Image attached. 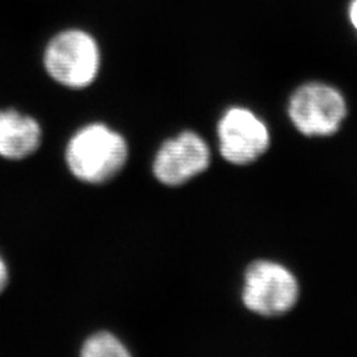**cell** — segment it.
<instances>
[{
	"label": "cell",
	"mask_w": 357,
	"mask_h": 357,
	"mask_svg": "<svg viewBox=\"0 0 357 357\" xmlns=\"http://www.w3.org/2000/svg\"><path fill=\"white\" fill-rule=\"evenodd\" d=\"M128 158L126 139L103 123H90L68 142L65 160L75 178L102 184L115 178Z\"/></svg>",
	"instance_id": "cell-1"
},
{
	"label": "cell",
	"mask_w": 357,
	"mask_h": 357,
	"mask_svg": "<svg viewBox=\"0 0 357 357\" xmlns=\"http://www.w3.org/2000/svg\"><path fill=\"white\" fill-rule=\"evenodd\" d=\"M101 54L97 41L85 31L68 29L52 38L44 53L48 75L70 89L89 86L98 75Z\"/></svg>",
	"instance_id": "cell-2"
},
{
	"label": "cell",
	"mask_w": 357,
	"mask_h": 357,
	"mask_svg": "<svg viewBox=\"0 0 357 357\" xmlns=\"http://www.w3.org/2000/svg\"><path fill=\"white\" fill-rule=\"evenodd\" d=\"M82 357H126L130 352L115 335L101 331L91 335L81 348Z\"/></svg>",
	"instance_id": "cell-8"
},
{
	"label": "cell",
	"mask_w": 357,
	"mask_h": 357,
	"mask_svg": "<svg viewBox=\"0 0 357 357\" xmlns=\"http://www.w3.org/2000/svg\"><path fill=\"white\" fill-rule=\"evenodd\" d=\"M43 138L38 121L13 109L0 110V156L20 160L36 153Z\"/></svg>",
	"instance_id": "cell-7"
},
{
	"label": "cell",
	"mask_w": 357,
	"mask_h": 357,
	"mask_svg": "<svg viewBox=\"0 0 357 357\" xmlns=\"http://www.w3.org/2000/svg\"><path fill=\"white\" fill-rule=\"evenodd\" d=\"M349 17H351V22H352V24L356 28L357 31V0H352V3H351Z\"/></svg>",
	"instance_id": "cell-10"
},
{
	"label": "cell",
	"mask_w": 357,
	"mask_h": 357,
	"mask_svg": "<svg viewBox=\"0 0 357 357\" xmlns=\"http://www.w3.org/2000/svg\"><path fill=\"white\" fill-rule=\"evenodd\" d=\"M217 138L222 158L236 166L252 165L270 146L268 126L245 107H231L221 116Z\"/></svg>",
	"instance_id": "cell-5"
},
{
	"label": "cell",
	"mask_w": 357,
	"mask_h": 357,
	"mask_svg": "<svg viewBox=\"0 0 357 357\" xmlns=\"http://www.w3.org/2000/svg\"><path fill=\"white\" fill-rule=\"evenodd\" d=\"M289 116L295 128L306 137H330L342 128L347 103L339 90L312 82L294 91Z\"/></svg>",
	"instance_id": "cell-4"
},
{
	"label": "cell",
	"mask_w": 357,
	"mask_h": 357,
	"mask_svg": "<svg viewBox=\"0 0 357 357\" xmlns=\"http://www.w3.org/2000/svg\"><path fill=\"white\" fill-rule=\"evenodd\" d=\"M299 298V283L293 273L278 262L255 261L243 275V302L261 317L287 314Z\"/></svg>",
	"instance_id": "cell-3"
},
{
	"label": "cell",
	"mask_w": 357,
	"mask_h": 357,
	"mask_svg": "<svg viewBox=\"0 0 357 357\" xmlns=\"http://www.w3.org/2000/svg\"><path fill=\"white\" fill-rule=\"evenodd\" d=\"M10 281V273H8V268L4 262V259L0 257V294L4 291V289L7 287Z\"/></svg>",
	"instance_id": "cell-9"
},
{
	"label": "cell",
	"mask_w": 357,
	"mask_h": 357,
	"mask_svg": "<svg viewBox=\"0 0 357 357\" xmlns=\"http://www.w3.org/2000/svg\"><path fill=\"white\" fill-rule=\"evenodd\" d=\"M211 163L208 144L192 131H184L168 139L153 159L155 178L168 187H178L203 174Z\"/></svg>",
	"instance_id": "cell-6"
}]
</instances>
